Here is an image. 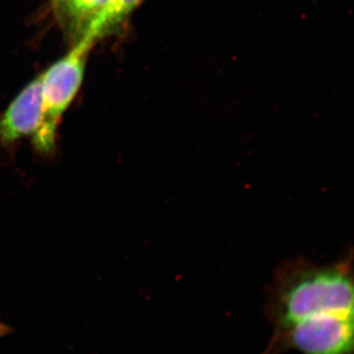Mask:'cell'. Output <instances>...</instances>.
Masks as SVG:
<instances>
[{
  "instance_id": "6",
  "label": "cell",
  "mask_w": 354,
  "mask_h": 354,
  "mask_svg": "<svg viewBox=\"0 0 354 354\" xmlns=\"http://www.w3.org/2000/svg\"><path fill=\"white\" fill-rule=\"evenodd\" d=\"M140 1L141 0H111L108 6L88 23L84 32H92L95 38H99L104 32H108L113 26L127 17Z\"/></svg>"
},
{
  "instance_id": "7",
  "label": "cell",
  "mask_w": 354,
  "mask_h": 354,
  "mask_svg": "<svg viewBox=\"0 0 354 354\" xmlns=\"http://www.w3.org/2000/svg\"><path fill=\"white\" fill-rule=\"evenodd\" d=\"M11 332H12V329H11L8 325L0 321V337H6V335L10 334Z\"/></svg>"
},
{
  "instance_id": "2",
  "label": "cell",
  "mask_w": 354,
  "mask_h": 354,
  "mask_svg": "<svg viewBox=\"0 0 354 354\" xmlns=\"http://www.w3.org/2000/svg\"><path fill=\"white\" fill-rule=\"evenodd\" d=\"M95 39L91 32H83L73 50L43 75V118L32 138L41 153L55 152L58 123L82 82L88 53Z\"/></svg>"
},
{
  "instance_id": "4",
  "label": "cell",
  "mask_w": 354,
  "mask_h": 354,
  "mask_svg": "<svg viewBox=\"0 0 354 354\" xmlns=\"http://www.w3.org/2000/svg\"><path fill=\"white\" fill-rule=\"evenodd\" d=\"M43 118V76L35 79L18 95L0 118V142L7 147L34 135Z\"/></svg>"
},
{
  "instance_id": "3",
  "label": "cell",
  "mask_w": 354,
  "mask_h": 354,
  "mask_svg": "<svg viewBox=\"0 0 354 354\" xmlns=\"http://www.w3.org/2000/svg\"><path fill=\"white\" fill-rule=\"evenodd\" d=\"M279 335L283 346L300 354H354V315L312 317Z\"/></svg>"
},
{
  "instance_id": "1",
  "label": "cell",
  "mask_w": 354,
  "mask_h": 354,
  "mask_svg": "<svg viewBox=\"0 0 354 354\" xmlns=\"http://www.w3.org/2000/svg\"><path fill=\"white\" fill-rule=\"evenodd\" d=\"M272 313L277 330L312 317L354 315V276L346 268H308L281 277Z\"/></svg>"
},
{
  "instance_id": "5",
  "label": "cell",
  "mask_w": 354,
  "mask_h": 354,
  "mask_svg": "<svg viewBox=\"0 0 354 354\" xmlns=\"http://www.w3.org/2000/svg\"><path fill=\"white\" fill-rule=\"evenodd\" d=\"M57 12L69 24L84 32L88 23L111 0H55ZM81 32V35H82Z\"/></svg>"
}]
</instances>
